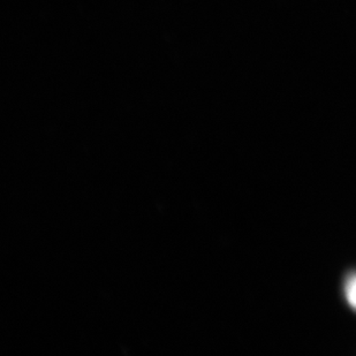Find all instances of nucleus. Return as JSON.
<instances>
[{
	"label": "nucleus",
	"instance_id": "1",
	"mask_svg": "<svg viewBox=\"0 0 356 356\" xmlns=\"http://www.w3.org/2000/svg\"><path fill=\"white\" fill-rule=\"evenodd\" d=\"M345 296L350 306L356 310V275L348 277L345 284Z\"/></svg>",
	"mask_w": 356,
	"mask_h": 356
}]
</instances>
